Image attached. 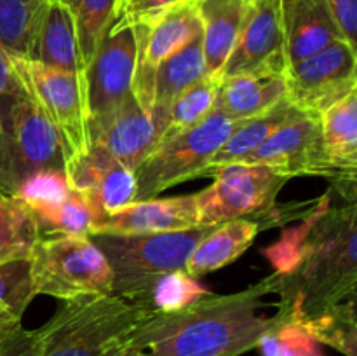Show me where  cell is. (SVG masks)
Masks as SVG:
<instances>
[{
    "instance_id": "36",
    "label": "cell",
    "mask_w": 357,
    "mask_h": 356,
    "mask_svg": "<svg viewBox=\"0 0 357 356\" xmlns=\"http://www.w3.org/2000/svg\"><path fill=\"white\" fill-rule=\"evenodd\" d=\"M345 40L357 45V0H324Z\"/></svg>"
},
{
    "instance_id": "18",
    "label": "cell",
    "mask_w": 357,
    "mask_h": 356,
    "mask_svg": "<svg viewBox=\"0 0 357 356\" xmlns=\"http://www.w3.org/2000/svg\"><path fill=\"white\" fill-rule=\"evenodd\" d=\"M201 225L195 194L132 201L103 216L96 230L115 234H159ZM94 230V232H96Z\"/></svg>"
},
{
    "instance_id": "10",
    "label": "cell",
    "mask_w": 357,
    "mask_h": 356,
    "mask_svg": "<svg viewBox=\"0 0 357 356\" xmlns=\"http://www.w3.org/2000/svg\"><path fill=\"white\" fill-rule=\"evenodd\" d=\"M13 63L16 72L26 82L44 114L54 126L61 140L66 164L84 156L89 150L91 142L82 77L49 68L28 59L13 58Z\"/></svg>"
},
{
    "instance_id": "35",
    "label": "cell",
    "mask_w": 357,
    "mask_h": 356,
    "mask_svg": "<svg viewBox=\"0 0 357 356\" xmlns=\"http://www.w3.org/2000/svg\"><path fill=\"white\" fill-rule=\"evenodd\" d=\"M174 2L176 0H117L114 17L131 24L142 23V21L159 16Z\"/></svg>"
},
{
    "instance_id": "23",
    "label": "cell",
    "mask_w": 357,
    "mask_h": 356,
    "mask_svg": "<svg viewBox=\"0 0 357 356\" xmlns=\"http://www.w3.org/2000/svg\"><path fill=\"white\" fill-rule=\"evenodd\" d=\"M202 27L206 72L220 75L239 37L248 0H195Z\"/></svg>"
},
{
    "instance_id": "5",
    "label": "cell",
    "mask_w": 357,
    "mask_h": 356,
    "mask_svg": "<svg viewBox=\"0 0 357 356\" xmlns=\"http://www.w3.org/2000/svg\"><path fill=\"white\" fill-rule=\"evenodd\" d=\"M149 314L145 307L112 293L63 300L54 316L38 328V356H107Z\"/></svg>"
},
{
    "instance_id": "9",
    "label": "cell",
    "mask_w": 357,
    "mask_h": 356,
    "mask_svg": "<svg viewBox=\"0 0 357 356\" xmlns=\"http://www.w3.org/2000/svg\"><path fill=\"white\" fill-rule=\"evenodd\" d=\"M136 35L131 23L112 17L96 51L84 68L87 129L115 112L132 93Z\"/></svg>"
},
{
    "instance_id": "30",
    "label": "cell",
    "mask_w": 357,
    "mask_h": 356,
    "mask_svg": "<svg viewBox=\"0 0 357 356\" xmlns=\"http://www.w3.org/2000/svg\"><path fill=\"white\" fill-rule=\"evenodd\" d=\"M218 80L220 75H209L208 73L195 84H192L190 87H187L174 100L169 115H167L166 128H164L159 140L187 131V129L197 126L202 119L208 117V114L215 107Z\"/></svg>"
},
{
    "instance_id": "27",
    "label": "cell",
    "mask_w": 357,
    "mask_h": 356,
    "mask_svg": "<svg viewBox=\"0 0 357 356\" xmlns=\"http://www.w3.org/2000/svg\"><path fill=\"white\" fill-rule=\"evenodd\" d=\"M38 230L20 201L0 192V265L31 257Z\"/></svg>"
},
{
    "instance_id": "12",
    "label": "cell",
    "mask_w": 357,
    "mask_h": 356,
    "mask_svg": "<svg viewBox=\"0 0 357 356\" xmlns=\"http://www.w3.org/2000/svg\"><path fill=\"white\" fill-rule=\"evenodd\" d=\"M241 163L265 164L291 178L323 177L333 187L356 184V178L340 173L328 159L317 115L303 114L282 124Z\"/></svg>"
},
{
    "instance_id": "25",
    "label": "cell",
    "mask_w": 357,
    "mask_h": 356,
    "mask_svg": "<svg viewBox=\"0 0 357 356\" xmlns=\"http://www.w3.org/2000/svg\"><path fill=\"white\" fill-rule=\"evenodd\" d=\"M300 115H303V112L298 110L288 98H282L278 105H274L268 110L261 112L255 117L239 121V124L234 128V131L223 142L218 152L213 156L208 171L213 168L225 166V164L241 163L244 157L250 156L255 149H258L265 140H268L272 133L278 131L282 124L300 117Z\"/></svg>"
},
{
    "instance_id": "26",
    "label": "cell",
    "mask_w": 357,
    "mask_h": 356,
    "mask_svg": "<svg viewBox=\"0 0 357 356\" xmlns=\"http://www.w3.org/2000/svg\"><path fill=\"white\" fill-rule=\"evenodd\" d=\"M328 159L340 173L357 177V91L319 115Z\"/></svg>"
},
{
    "instance_id": "8",
    "label": "cell",
    "mask_w": 357,
    "mask_h": 356,
    "mask_svg": "<svg viewBox=\"0 0 357 356\" xmlns=\"http://www.w3.org/2000/svg\"><path fill=\"white\" fill-rule=\"evenodd\" d=\"M206 177H211L213 184L195 194L201 225L267 215L274 212L279 192L291 180L275 168L248 163L213 168Z\"/></svg>"
},
{
    "instance_id": "11",
    "label": "cell",
    "mask_w": 357,
    "mask_h": 356,
    "mask_svg": "<svg viewBox=\"0 0 357 356\" xmlns=\"http://www.w3.org/2000/svg\"><path fill=\"white\" fill-rule=\"evenodd\" d=\"M286 98L303 114L317 115L357 91V51L345 38L289 65Z\"/></svg>"
},
{
    "instance_id": "15",
    "label": "cell",
    "mask_w": 357,
    "mask_h": 356,
    "mask_svg": "<svg viewBox=\"0 0 357 356\" xmlns=\"http://www.w3.org/2000/svg\"><path fill=\"white\" fill-rule=\"evenodd\" d=\"M286 68L281 0H248L239 37L220 77L237 73L284 75Z\"/></svg>"
},
{
    "instance_id": "13",
    "label": "cell",
    "mask_w": 357,
    "mask_h": 356,
    "mask_svg": "<svg viewBox=\"0 0 357 356\" xmlns=\"http://www.w3.org/2000/svg\"><path fill=\"white\" fill-rule=\"evenodd\" d=\"M132 27L136 35L132 94L143 110L152 115L157 68L202 30L201 20L195 2H174L159 16Z\"/></svg>"
},
{
    "instance_id": "40",
    "label": "cell",
    "mask_w": 357,
    "mask_h": 356,
    "mask_svg": "<svg viewBox=\"0 0 357 356\" xmlns=\"http://www.w3.org/2000/svg\"><path fill=\"white\" fill-rule=\"evenodd\" d=\"M0 192H2V191H0Z\"/></svg>"
},
{
    "instance_id": "1",
    "label": "cell",
    "mask_w": 357,
    "mask_h": 356,
    "mask_svg": "<svg viewBox=\"0 0 357 356\" xmlns=\"http://www.w3.org/2000/svg\"><path fill=\"white\" fill-rule=\"evenodd\" d=\"M261 253L281 274L275 313L281 320L302 323L326 307L356 299V199L335 205L328 191L300 225L284 230Z\"/></svg>"
},
{
    "instance_id": "32",
    "label": "cell",
    "mask_w": 357,
    "mask_h": 356,
    "mask_svg": "<svg viewBox=\"0 0 357 356\" xmlns=\"http://www.w3.org/2000/svg\"><path fill=\"white\" fill-rule=\"evenodd\" d=\"M261 356H323L319 342L295 321L281 320L274 314V325L261 337Z\"/></svg>"
},
{
    "instance_id": "16",
    "label": "cell",
    "mask_w": 357,
    "mask_h": 356,
    "mask_svg": "<svg viewBox=\"0 0 357 356\" xmlns=\"http://www.w3.org/2000/svg\"><path fill=\"white\" fill-rule=\"evenodd\" d=\"M65 175L70 187L96 209L101 220L136 198L135 171L96 145L66 164Z\"/></svg>"
},
{
    "instance_id": "6",
    "label": "cell",
    "mask_w": 357,
    "mask_h": 356,
    "mask_svg": "<svg viewBox=\"0 0 357 356\" xmlns=\"http://www.w3.org/2000/svg\"><path fill=\"white\" fill-rule=\"evenodd\" d=\"M237 124L239 121H232L213 108L194 128L159 140L155 149L135 170V201L157 198L181 181L204 177L213 156Z\"/></svg>"
},
{
    "instance_id": "14",
    "label": "cell",
    "mask_w": 357,
    "mask_h": 356,
    "mask_svg": "<svg viewBox=\"0 0 357 356\" xmlns=\"http://www.w3.org/2000/svg\"><path fill=\"white\" fill-rule=\"evenodd\" d=\"M13 198L31 215L38 237L89 236L101 222L96 209L70 187L65 171L35 175Z\"/></svg>"
},
{
    "instance_id": "2",
    "label": "cell",
    "mask_w": 357,
    "mask_h": 356,
    "mask_svg": "<svg viewBox=\"0 0 357 356\" xmlns=\"http://www.w3.org/2000/svg\"><path fill=\"white\" fill-rule=\"evenodd\" d=\"M279 285L274 271L241 292H208L181 309L150 313L126 342L146 356H241L258 348L274 325V316L260 311Z\"/></svg>"
},
{
    "instance_id": "20",
    "label": "cell",
    "mask_w": 357,
    "mask_h": 356,
    "mask_svg": "<svg viewBox=\"0 0 357 356\" xmlns=\"http://www.w3.org/2000/svg\"><path fill=\"white\" fill-rule=\"evenodd\" d=\"M281 13L288 66L344 38L324 0H281Z\"/></svg>"
},
{
    "instance_id": "24",
    "label": "cell",
    "mask_w": 357,
    "mask_h": 356,
    "mask_svg": "<svg viewBox=\"0 0 357 356\" xmlns=\"http://www.w3.org/2000/svg\"><path fill=\"white\" fill-rule=\"evenodd\" d=\"M260 229V222L248 218L218 223L194 248L185 265V272L190 278L199 279L216 269L232 264L253 244Z\"/></svg>"
},
{
    "instance_id": "39",
    "label": "cell",
    "mask_w": 357,
    "mask_h": 356,
    "mask_svg": "<svg viewBox=\"0 0 357 356\" xmlns=\"http://www.w3.org/2000/svg\"><path fill=\"white\" fill-rule=\"evenodd\" d=\"M176 2H195V0H176Z\"/></svg>"
},
{
    "instance_id": "28",
    "label": "cell",
    "mask_w": 357,
    "mask_h": 356,
    "mask_svg": "<svg viewBox=\"0 0 357 356\" xmlns=\"http://www.w3.org/2000/svg\"><path fill=\"white\" fill-rule=\"evenodd\" d=\"M298 325L319 344L331 346L345 356H357L356 299L326 307Z\"/></svg>"
},
{
    "instance_id": "31",
    "label": "cell",
    "mask_w": 357,
    "mask_h": 356,
    "mask_svg": "<svg viewBox=\"0 0 357 356\" xmlns=\"http://www.w3.org/2000/svg\"><path fill=\"white\" fill-rule=\"evenodd\" d=\"M44 0H0V45L13 58L26 59Z\"/></svg>"
},
{
    "instance_id": "19",
    "label": "cell",
    "mask_w": 357,
    "mask_h": 356,
    "mask_svg": "<svg viewBox=\"0 0 357 356\" xmlns=\"http://www.w3.org/2000/svg\"><path fill=\"white\" fill-rule=\"evenodd\" d=\"M26 59L84 77L75 21L61 0H44L42 3Z\"/></svg>"
},
{
    "instance_id": "33",
    "label": "cell",
    "mask_w": 357,
    "mask_h": 356,
    "mask_svg": "<svg viewBox=\"0 0 357 356\" xmlns=\"http://www.w3.org/2000/svg\"><path fill=\"white\" fill-rule=\"evenodd\" d=\"M208 293L204 286L197 283V279L190 278L185 271H176L164 278L159 285L153 288L146 309L150 313H164V311L181 309L194 302L195 299Z\"/></svg>"
},
{
    "instance_id": "17",
    "label": "cell",
    "mask_w": 357,
    "mask_h": 356,
    "mask_svg": "<svg viewBox=\"0 0 357 356\" xmlns=\"http://www.w3.org/2000/svg\"><path fill=\"white\" fill-rule=\"evenodd\" d=\"M89 142L135 171L155 149L157 131L152 115L143 110L131 93L117 110L89 126Z\"/></svg>"
},
{
    "instance_id": "38",
    "label": "cell",
    "mask_w": 357,
    "mask_h": 356,
    "mask_svg": "<svg viewBox=\"0 0 357 356\" xmlns=\"http://www.w3.org/2000/svg\"><path fill=\"white\" fill-rule=\"evenodd\" d=\"M107 356H146V355L143 351H139V349L129 346L128 342H124V344H121L119 348H115L114 351L108 353Z\"/></svg>"
},
{
    "instance_id": "22",
    "label": "cell",
    "mask_w": 357,
    "mask_h": 356,
    "mask_svg": "<svg viewBox=\"0 0 357 356\" xmlns=\"http://www.w3.org/2000/svg\"><path fill=\"white\" fill-rule=\"evenodd\" d=\"M204 75H208V72H206L201 30L194 35L190 42H187L180 51L169 56L166 61L160 63V66L157 68L152 105V121L157 131V142L166 128L167 115H169L174 100Z\"/></svg>"
},
{
    "instance_id": "37",
    "label": "cell",
    "mask_w": 357,
    "mask_h": 356,
    "mask_svg": "<svg viewBox=\"0 0 357 356\" xmlns=\"http://www.w3.org/2000/svg\"><path fill=\"white\" fill-rule=\"evenodd\" d=\"M17 82V72L14 68L13 56L0 45V96Z\"/></svg>"
},
{
    "instance_id": "21",
    "label": "cell",
    "mask_w": 357,
    "mask_h": 356,
    "mask_svg": "<svg viewBox=\"0 0 357 356\" xmlns=\"http://www.w3.org/2000/svg\"><path fill=\"white\" fill-rule=\"evenodd\" d=\"M286 98L281 73H237L220 77L215 110L232 121H244L268 110Z\"/></svg>"
},
{
    "instance_id": "34",
    "label": "cell",
    "mask_w": 357,
    "mask_h": 356,
    "mask_svg": "<svg viewBox=\"0 0 357 356\" xmlns=\"http://www.w3.org/2000/svg\"><path fill=\"white\" fill-rule=\"evenodd\" d=\"M40 334L17 325L13 330L0 334V356H38Z\"/></svg>"
},
{
    "instance_id": "3",
    "label": "cell",
    "mask_w": 357,
    "mask_h": 356,
    "mask_svg": "<svg viewBox=\"0 0 357 356\" xmlns=\"http://www.w3.org/2000/svg\"><path fill=\"white\" fill-rule=\"evenodd\" d=\"M216 225L159 234H89L114 272L112 295L145 307L153 288L176 271H185L199 241Z\"/></svg>"
},
{
    "instance_id": "7",
    "label": "cell",
    "mask_w": 357,
    "mask_h": 356,
    "mask_svg": "<svg viewBox=\"0 0 357 356\" xmlns=\"http://www.w3.org/2000/svg\"><path fill=\"white\" fill-rule=\"evenodd\" d=\"M35 295L68 300L79 295H108L114 272L89 236L38 237L30 257Z\"/></svg>"
},
{
    "instance_id": "4",
    "label": "cell",
    "mask_w": 357,
    "mask_h": 356,
    "mask_svg": "<svg viewBox=\"0 0 357 356\" xmlns=\"http://www.w3.org/2000/svg\"><path fill=\"white\" fill-rule=\"evenodd\" d=\"M65 152L54 126L21 75L0 96V191L7 195L31 177L65 171Z\"/></svg>"
},
{
    "instance_id": "29",
    "label": "cell",
    "mask_w": 357,
    "mask_h": 356,
    "mask_svg": "<svg viewBox=\"0 0 357 356\" xmlns=\"http://www.w3.org/2000/svg\"><path fill=\"white\" fill-rule=\"evenodd\" d=\"M33 297L30 258L0 265V334L21 325V318Z\"/></svg>"
}]
</instances>
